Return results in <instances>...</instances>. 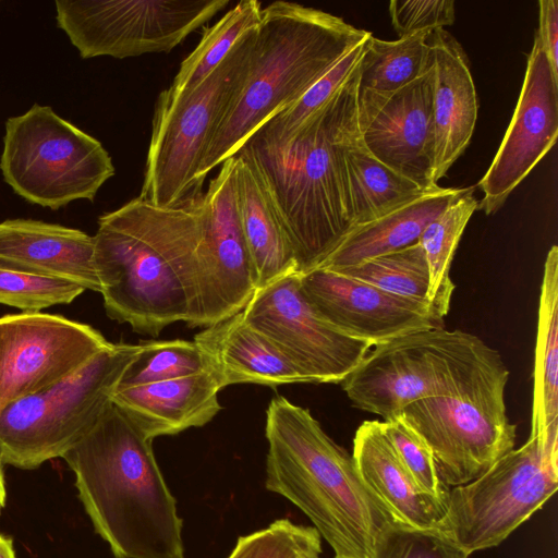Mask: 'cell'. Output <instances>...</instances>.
Masks as SVG:
<instances>
[{
  "mask_svg": "<svg viewBox=\"0 0 558 558\" xmlns=\"http://www.w3.org/2000/svg\"><path fill=\"white\" fill-rule=\"evenodd\" d=\"M220 390L215 374L205 369L177 379L117 387L112 402L155 439L209 423L221 410Z\"/></svg>",
  "mask_w": 558,
  "mask_h": 558,
  "instance_id": "7402d4cb",
  "label": "cell"
},
{
  "mask_svg": "<svg viewBox=\"0 0 558 558\" xmlns=\"http://www.w3.org/2000/svg\"><path fill=\"white\" fill-rule=\"evenodd\" d=\"M262 3L242 0L211 27L205 28L196 48L182 61L170 87L160 94L177 98L192 93L221 63L239 39L260 20Z\"/></svg>",
  "mask_w": 558,
  "mask_h": 558,
  "instance_id": "83f0119b",
  "label": "cell"
},
{
  "mask_svg": "<svg viewBox=\"0 0 558 558\" xmlns=\"http://www.w3.org/2000/svg\"><path fill=\"white\" fill-rule=\"evenodd\" d=\"M110 344L92 326L60 315L0 317V411L74 373Z\"/></svg>",
  "mask_w": 558,
  "mask_h": 558,
  "instance_id": "5bb4252c",
  "label": "cell"
},
{
  "mask_svg": "<svg viewBox=\"0 0 558 558\" xmlns=\"http://www.w3.org/2000/svg\"><path fill=\"white\" fill-rule=\"evenodd\" d=\"M344 165L352 225L374 219L432 190L375 158L359 133L344 148Z\"/></svg>",
  "mask_w": 558,
  "mask_h": 558,
  "instance_id": "4316f807",
  "label": "cell"
},
{
  "mask_svg": "<svg viewBox=\"0 0 558 558\" xmlns=\"http://www.w3.org/2000/svg\"><path fill=\"white\" fill-rule=\"evenodd\" d=\"M437 527L421 529L391 520L375 536L368 558H469Z\"/></svg>",
  "mask_w": 558,
  "mask_h": 558,
  "instance_id": "836d02e7",
  "label": "cell"
},
{
  "mask_svg": "<svg viewBox=\"0 0 558 558\" xmlns=\"http://www.w3.org/2000/svg\"><path fill=\"white\" fill-rule=\"evenodd\" d=\"M300 286L325 322L373 347L413 332L445 328V317L432 303L395 295L327 268L300 274Z\"/></svg>",
  "mask_w": 558,
  "mask_h": 558,
  "instance_id": "e0dca14e",
  "label": "cell"
},
{
  "mask_svg": "<svg viewBox=\"0 0 558 558\" xmlns=\"http://www.w3.org/2000/svg\"><path fill=\"white\" fill-rule=\"evenodd\" d=\"M320 553L322 537L315 527L279 519L239 537L227 558H306Z\"/></svg>",
  "mask_w": 558,
  "mask_h": 558,
  "instance_id": "e575fe53",
  "label": "cell"
},
{
  "mask_svg": "<svg viewBox=\"0 0 558 558\" xmlns=\"http://www.w3.org/2000/svg\"><path fill=\"white\" fill-rule=\"evenodd\" d=\"M432 182L438 185L469 146L477 119V96L469 58L445 28L432 31Z\"/></svg>",
  "mask_w": 558,
  "mask_h": 558,
  "instance_id": "d6986e66",
  "label": "cell"
},
{
  "mask_svg": "<svg viewBox=\"0 0 558 558\" xmlns=\"http://www.w3.org/2000/svg\"><path fill=\"white\" fill-rule=\"evenodd\" d=\"M430 32L397 40H383L372 34L359 66V88L393 92L425 74L432 66Z\"/></svg>",
  "mask_w": 558,
  "mask_h": 558,
  "instance_id": "f1b7e54d",
  "label": "cell"
},
{
  "mask_svg": "<svg viewBox=\"0 0 558 558\" xmlns=\"http://www.w3.org/2000/svg\"><path fill=\"white\" fill-rule=\"evenodd\" d=\"M352 458L363 482L396 520L421 529L439 527L448 500L426 494L416 485L387 438L383 421H364L357 427Z\"/></svg>",
  "mask_w": 558,
  "mask_h": 558,
  "instance_id": "603a6c76",
  "label": "cell"
},
{
  "mask_svg": "<svg viewBox=\"0 0 558 558\" xmlns=\"http://www.w3.org/2000/svg\"><path fill=\"white\" fill-rule=\"evenodd\" d=\"M202 196L169 207L137 196L99 217L95 267L111 319L154 337L177 322L194 327Z\"/></svg>",
  "mask_w": 558,
  "mask_h": 558,
  "instance_id": "6da1fadb",
  "label": "cell"
},
{
  "mask_svg": "<svg viewBox=\"0 0 558 558\" xmlns=\"http://www.w3.org/2000/svg\"><path fill=\"white\" fill-rule=\"evenodd\" d=\"M330 270L371 283L395 295L429 302L428 266L418 241L356 265Z\"/></svg>",
  "mask_w": 558,
  "mask_h": 558,
  "instance_id": "4dcf8cb0",
  "label": "cell"
},
{
  "mask_svg": "<svg viewBox=\"0 0 558 558\" xmlns=\"http://www.w3.org/2000/svg\"><path fill=\"white\" fill-rule=\"evenodd\" d=\"M229 0H58L57 25L81 58L170 52Z\"/></svg>",
  "mask_w": 558,
  "mask_h": 558,
  "instance_id": "7c38bea8",
  "label": "cell"
},
{
  "mask_svg": "<svg viewBox=\"0 0 558 558\" xmlns=\"http://www.w3.org/2000/svg\"><path fill=\"white\" fill-rule=\"evenodd\" d=\"M0 266L65 280L100 293L94 236L33 219L0 222Z\"/></svg>",
  "mask_w": 558,
  "mask_h": 558,
  "instance_id": "ffe728a7",
  "label": "cell"
},
{
  "mask_svg": "<svg viewBox=\"0 0 558 558\" xmlns=\"http://www.w3.org/2000/svg\"><path fill=\"white\" fill-rule=\"evenodd\" d=\"M265 486L296 506L336 558H368L379 529L396 520L361 478L352 454L311 412L278 396L266 411Z\"/></svg>",
  "mask_w": 558,
  "mask_h": 558,
  "instance_id": "277c9868",
  "label": "cell"
},
{
  "mask_svg": "<svg viewBox=\"0 0 558 558\" xmlns=\"http://www.w3.org/2000/svg\"><path fill=\"white\" fill-rule=\"evenodd\" d=\"M236 158L238 204L256 290L296 272L290 241L254 170Z\"/></svg>",
  "mask_w": 558,
  "mask_h": 558,
  "instance_id": "d4e9b609",
  "label": "cell"
},
{
  "mask_svg": "<svg viewBox=\"0 0 558 558\" xmlns=\"http://www.w3.org/2000/svg\"><path fill=\"white\" fill-rule=\"evenodd\" d=\"M242 313L312 384H341L373 348L325 322L303 294L298 272L257 289Z\"/></svg>",
  "mask_w": 558,
  "mask_h": 558,
  "instance_id": "4fadbf2b",
  "label": "cell"
},
{
  "mask_svg": "<svg viewBox=\"0 0 558 558\" xmlns=\"http://www.w3.org/2000/svg\"><path fill=\"white\" fill-rule=\"evenodd\" d=\"M384 432L416 485L426 494L448 500L449 487L441 481L432 450L401 415L383 421Z\"/></svg>",
  "mask_w": 558,
  "mask_h": 558,
  "instance_id": "8d00e7d4",
  "label": "cell"
},
{
  "mask_svg": "<svg viewBox=\"0 0 558 558\" xmlns=\"http://www.w3.org/2000/svg\"><path fill=\"white\" fill-rule=\"evenodd\" d=\"M357 129L366 149L395 171L425 189L432 182V66L393 92L360 89Z\"/></svg>",
  "mask_w": 558,
  "mask_h": 558,
  "instance_id": "ac0fdd59",
  "label": "cell"
},
{
  "mask_svg": "<svg viewBox=\"0 0 558 558\" xmlns=\"http://www.w3.org/2000/svg\"><path fill=\"white\" fill-rule=\"evenodd\" d=\"M153 440L113 402L62 457L116 558H184L183 522Z\"/></svg>",
  "mask_w": 558,
  "mask_h": 558,
  "instance_id": "3957f363",
  "label": "cell"
},
{
  "mask_svg": "<svg viewBox=\"0 0 558 558\" xmlns=\"http://www.w3.org/2000/svg\"><path fill=\"white\" fill-rule=\"evenodd\" d=\"M202 206L194 327L242 312L256 291L239 213L235 156L221 163L202 196Z\"/></svg>",
  "mask_w": 558,
  "mask_h": 558,
  "instance_id": "9a60e30c",
  "label": "cell"
},
{
  "mask_svg": "<svg viewBox=\"0 0 558 558\" xmlns=\"http://www.w3.org/2000/svg\"><path fill=\"white\" fill-rule=\"evenodd\" d=\"M85 291L73 282L0 266V304L36 313L73 302Z\"/></svg>",
  "mask_w": 558,
  "mask_h": 558,
  "instance_id": "d590c367",
  "label": "cell"
},
{
  "mask_svg": "<svg viewBox=\"0 0 558 558\" xmlns=\"http://www.w3.org/2000/svg\"><path fill=\"white\" fill-rule=\"evenodd\" d=\"M474 187H465L440 215L423 230L421 244L428 266V301L446 317L450 307L454 284L450 279V266L463 231L477 209Z\"/></svg>",
  "mask_w": 558,
  "mask_h": 558,
  "instance_id": "f546056e",
  "label": "cell"
},
{
  "mask_svg": "<svg viewBox=\"0 0 558 558\" xmlns=\"http://www.w3.org/2000/svg\"><path fill=\"white\" fill-rule=\"evenodd\" d=\"M484 343L445 328L393 338L375 344L341 386L355 408L389 421L415 401L448 395Z\"/></svg>",
  "mask_w": 558,
  "mask_h": 558,
  "instance_id": "8fae6325",
  "label": "cell"
},
{
  "mask_svg": "<svg viewBox=\"0 0 558 558\" xmlns=\"http://www.w3.org/2000/svg\"><path fill=\"white\" fill-rule=\"evenodd\" d=\"M255 29L247 31L192 93L177 98L158 96L138 197L169 207L203 195L196 173L221 119L245 82Z\"/></svg>",
  "mask_w": 558,
  "mask_h": 558,
  "instance_id": "52a82bcc",
  "label": "cell"
},
{
  "mask_svg": "<svg viewBox=\"0 0 558 558\" xmlns=\"http://www.w3.org/2000/svg\"><path fill=\"white\" fill-rule=\"evenodd\" d=\"M306 558H320V555H312V556H308Z\"/></svg>",
  "mask_w": 558,
  "mask_h": 558,
  "instance_id": "b9f144b4",
  "label": "cell"
},
{
  "mask_svg": "<svg viewBox=\"0 0 558 558\" xmlns=\"http://www.w3.org/2000/svg\"><path fill=\"white\" fill-rule=\"evenodd\" d=\"M538 31L535 33L555 75L558 76V1L538 2Z\"/></svg>",
  "mask_w": 558,
  "mask_h": 558,
  "instance_id": "f35d334b",
  "label": "cell"
},
{
  "mask_svg": "<svg viewBox=\"0 0 558 558\" xmlns=\"http://www.w3.org/2000/svg\"><path fill=\"white\" fill-rule=\"evenodd\" d=\"M208 369L194 341L170 340L141 343L117 387H133L186 377Z\"/></svg>",
  "mask_w": 558,
  "mask_h": 558,
  "instance_id": "d6a6232c",
  "label": "cell"
},
{
  "mask_svg": "<svg viewBox=\"0 0 558 558\" xmlns=\"http://www.w3.org/2000/svg\"><path fill=\"white\" fill-rule=\"evenodd\" d=\"M509 371L484 343L448 393L409 404L401 416L432 450L445 485L468 484L514 448L517 426L506 410Z\"/></svg>",
  "mask_w": 558,
  "mask_h": 558,
  "instance_id": "8992f818",
  "label": "cell"
},
{
  "mask_svg": "<svg viewBox=\"0 0 558 558\" xmlns=\"http://www.w3.org/2000/svg\"><path fill=\"white\" fill-rule=\"evenodd\" d=\"M558 485V444L529 436L474 481L449 492L439 525L470 555L501 544L553 496Z\"/></svg>",
  "mask_w": 558,
  "mask_h": 558,
  "instance_id": "30bf717a",
  "label": "cell"
},
{
  "mask_svg": "<svg viewBox=\"0 0 558 558\" xmlns=\"http://www.w3.org/2000/svg\"><path fill=\"white\" fill-rule=\"evenodd\" d=\"M372 33L342 17L288 1L262 9L245 82L221 119L196 173L206 175L234 156L268 119L296 101Z\"/></svg>",
  "mask_w": 558,
  "mask_h": 558,
  "instance_id": "5b68a950",
  "label": "cell"
},
{
  "mask_svg": "<svg viewBox=\"0 0 558 558\" xmlns=\"http://www.w3.org/2000/svg\"><path fill=\"white\" fill-rule=\"evenodd\" d=\"M464 190L438 185L374 219L352 225L316 268H344L416 243L425 227Z\"/></svg>",
  "mask_w": 558,
  "mask_h": 558,
  "instance_id": "cb8c5ba5",
  "label": "cell"
},
{
  "mask_svg": "<svg viewBox=\"0 0 558 558\" xmlns=\"http://www.w3.org/2000/svg\"><path fill=\"white\" fill-rule=\"evenodd\" d=\"M0 170L17 195L52 210L78 199L94 202L114 174L98 140L38 104L7 120Z\"/></svg>",
  "mask_w": 558,
  "mask_h": 558,
  "instance_id": "9c48e42d",
  "label": "cell"
},
{
  "mask_svg": "<svg viewBox=\"0 0 558 558\" xmlns=\"http://www.w3.org/2000/svg\"><path fill=\"white\" fill-rule=\"evenodd\" d=\"M365 40L347 52L296 101L263 123L247 141L259 144H275L291 136L311 116L320 109L355 72L364 53Z\"/></svg>",
  "mask_w": 558,
  "mask_h": 558,
  "instance_id": "1f68e13d",
  "label": "cell"
},
{
  "mask_svg": "<svg viewBox=\"0 0 558 558\" xmlns=\"http://www.w3.org/2000/svg\"><path fill=\"white\" fill-rule=\"evenodd\" d=\"M2 462L0 460V504L4 506L5 502V486H4V477L2 473Z\"/></svg>",
  "mask_w": 558,
  "mask_h": 558,
  "instance_id": "60d3db41",
  "label": "cell"
},
{
  "mask_svg": "<svg viewBox=\"0 0 558 558\" xmlns=\"http://www.w3.org/2000/svg\"><path fill=\"white\" fill-rule=\"evenodd\" d=\"M0 558H15L11 538L0 535Z\"/></svg>",
  "mask_w": 558,
  "mask_h": 558,
  "instance_id": "ab89813d",
  "label": "cell"
},
{
  "mask_svg": "<svg viewBox=\"0 0 558 558\" xmlns=\"http://www.w3.org/2000/svg\"><path fill=\"white\" fill-rule=\"evenodd\" d=\"M558 135V76L535 35L521 93L502 142L477 185V209L493 215L527 177Z\"/></svg>",
  "mask_w": 558,
  "mask_h": 558,
  "instance_id": "2e32d148",
  "label": "cell"
},
{
  "mask_svg": "<svg viewBox=\"0 0 558 558\" xmlns=\"http://www.w3.org/2000/svg\"><path fill=\"white\" fill-rule=\"evenodd\" d=\"M531 436L558 444V247L545 258L537 314Z\"/></svg>",
  "mask_w": 558,
  "mask_h": 558,
  "instance_id": "484cf974",
  "label": "cell"
},
{
  "mask_svg": "<svg viewBox=\"0 0 558 558\" xmlns=\"http://www.w3.org/2000/svg\"><path fill=\"white\" fill-rule=\"evenodd\" d=\"M359 66L287 140L246 141L235 154L260 181L290 241L298 274L316 268L352 226L344 148L359 133Z\"/></svg>",
  "mask_w": 558,
  "mask_h": 558,
  "instance_id": "7a4b0ae2",
  "label": "cell"
},
{
  "mask_svg": "<svg viewBox=\"0 0 558 558\" xmlns=\"http://www.w3.org/2000/svg\"><path fill=\"white\" fill-rule=\"evenodd\" d=\"M389 15L399 38L444 28L454 22L452 0H392Z\"/></svg>",
  "mask_w": 558,
  "mask_h": 558,
  "instance_id": "74e56055",
  "label": "cell"
},
{
  "mask_svg": "<svg viewBox=\"0 0 558 558\" xmlns=\"http://www.w3.org/2000/svg\"><path fill=\"white\" fill-rule=\"evenodd\" d=\"M141 344L111 343L56 384L0 411V460L22 470L62 458L96 424Z\"/></svg>",
  "mask_w": 558,
  "mask_h": 558,
  "instance_id": "ba28073f",
  "label": "cell"
},
{
  "mask_svg": "<svg viewBox=\"0 0 558 558\" xmlns=\"http://www.w3.org/2000/svg\"><path fill=\"white\" fill-rule=\"evenodd\" d=\"M193 341L202 350L220 389L234 384L275 388L310 383L300 368L244 320L242 312L205 327Z\"/></svg>",
  "mask_w": 558,
  "mask_h": 558,
  "instance_id": "44dd1931",
  "label": "cell"
}]
</instances>
